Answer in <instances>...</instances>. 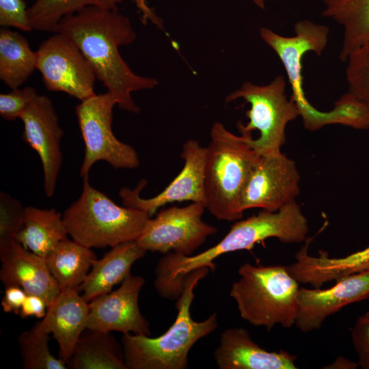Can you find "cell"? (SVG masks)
Segmentation results:
<instances>
[{
  "instance_id": "16",
  "label": "cell",
  "mask_w": 369,
  "mask_h": 369,
  "mask_svg": "<svg viewBox=\"0 0 369 369\" xmlns=\"http://www.w3.org/2000/svg\"><path fill=\"white\" fill-rule=\"evenodd\" d=\"M369 299V270L342 277L327 289L299 288L295 325L303 333L318 329L344 306Z\"/></svg>"
},
{
  "instance_id": "37",
  "label": "cell",
  "mask_w": 369,
  "mask_h": 369,
  "mask_svg": "<svg viewBox=\"0 0 369 369\" xmlns=\"http://www.w3.org/2000/svg\"><path fill=\"white\" fill-rule=\"evenodd\" d=\"M358 366L357 362L353 361L342 357H338L333 364L325 367V368L356 369Z\"/></svg>"
},
{
  "instance_id": "26",
  "label": "cell",
  "mask_w": 369,
  "mask_h": 369,
  "mask_svg": "<svg viewBox=\"0 0 369 369\" xmlns=\"http://www.w3.org/2000/svg\"><path fill=\"white\" fill-rule=\"evenodd\" d=\"M36 52L17 31H0V79L12 90L18 88L36 69Z\"/></svg>"
},
{
  "instance_id": "30",
  "label": "cell",
  "mask_w": 369,
  "mask_h": 369,
  "mask_svg": "<svg viewBox=\"0 0 369 369\" xmlns=\"http://www.w3.org/2000/svg\"><path fill=\"white\" fill-rule=\"evenodd\" d=\"M25 210L19 200L1 191L0 245L15 240L24 226Z\"/></svg>"
},
{
  "instance_id": "12",
  "label": "cell",
  "mask_w": 369,
  "mask_h": 369,
  "mask_svg": "<svg viewBox=\"0 0 369 369\" xmlns=\"http://www.w3.org/2000/svg\"><path fill=\"white\" fill-rule=\"evenodd\" d=\"M300 174L295 162L279 152L258 154L244 184L238 210L262 208L276 211L296 200L300 193Z\"/></svg>"
},
{
  "instance_id": "33",
  "label": "cell",
  "mask_w": 369,
  "mask_h": 369,
  "mask_svg": "<svg viewBox=\"0 0 369 369\" xmlns=\"http://www.w3.org/2000/svg\"><path fill=\"white\" fill-rule=\"evenodd\" d=\"M351 338L358 366L369 369V318L364 314L357 318L352 328Z\"/></svg>"
},
{
  "instance_id": "13",
  "label": "cell",
  "mask_w": 369,
  "mask_h": 369,
  "mask_svg": "<svg viewBox=\"0 0 369 369\" xmlns=\"http://www.w3.org/2000/svg\"><path fill=\"white\" fill-rule=\"evenodd\" d=\"M181 157L184 160L182 170L160 193L150 198L140 197L146 184L145 180H141L134 189L122 188L120 191L123 206L146 212L150 217L161 206L176 202L191 201L205 206L206 147L201 146L196 140H187L182 146Z\"/></svg>"
},
{
  "instance_id": "7",
  "label": "cell",
  "mask_w": 369,
  "mask_h": 369,
  "mask_svg": "<svg viewBox=\"0 0 369 369\" xmlns=\"http://www.w3.org/2000/svg\"><path fill=\"white\" fill-rule=\"evenodd\" d=\"M286 88V79L278 75L265 85L245 82L226 98L228 102L241 98L250 105L245 113L249 122L246 125L238 122L237 128L258 154L281 152L287 124L300 115L296 102L291 97L288 99Z\"/></svg>"
},
{
  "instance_id": "9",
  "label": "cell",
  "mask_w": 369,
  "mask_h": 369,
  "mask_svg": "<svg viewBox=\"0 0 369 369\" xmlns=\"http://www.w3.org/2000/svg\"><path fill=\"white\" fill-rule=\"evenodd\" d=\"M115 98L108 91L82 100L75 107L79 126L85 144L80 176H88L93 165L104 161L115 169H133L139 164L137 151L122 142L112 131Z\"/></svg>"
},
{
  "instance_id": "36",
  "label": "cell",
  "mask_w": 369,
  "mask_h": 369,
  "mask_svg": "<svg viewBox=\"0 0 369 369\" xmlns=\"http://www.w3.org/2000/svg\"><path fill=\"white\" fill-rule=\"evenodd\" d=\"M134 1L142 14L143 21L146 22L154 19L156 15L148 5L147 0H134Z\"/></svg>"
},
{
  "instance_id": "17",
  "label": "cell",
  "mask_w": 369,
  "mask_h": 369,
  "mask_svg": "<svg viewBox=\"0 0 369 369\" xmlns=\"http://www.w3.org/2000/svg\"><path fill=\"white\" fill-rule=\"evenodd\" d=\"M0 279L5 286H17L27 295L42 297L47 308L60 290L45 259L25 248L16 240L0 245Z\"/></svg>"
},
{
  "instance_id": "28",
  "label": "cell",
  "mask_w": 369,
  "mask_h": 369,
  "mask_svg": "<svg viewBox=\"0 0 369 369\" xmlns=\"http://www.w3.org/2000/svg\"><path fill=\"white\" fill-rule=\"evenodd\" d=\"M49 334L36 326L22 332L18 346L24 369H66L67 364L55 357L49 348Z\"/></svg>"
},
{
  "instance_id": "5",
  "label": "cell",
  "mask_w": 369,
  "mask_h": 369,
  "mask_svg": "<svg viewBox=\"0 0 369 369\" xmlns=\"http://www.w3.org/2000/svg\"><path fill=\"white\" fill-rule=\"evenodd\" d=\"M238 274L240 279L232 284L230 296L243 320L267 331L277 324L284 328L295 324L299 282L286 266L247 262L238 268Z\"/></svg>"
},
{
  "instance_id": "27",
  "label": "cell",
  "mask_w": 369,
  "mask_h": 369,
  "mask_svg": "<svg viewBox=\"0 0 369 369\" xmlns=\"http://www.w3.org/2000/svg\"><path fill=\"white\" fill-rule=\"evenodd\" d=\"M122 0H36L28 8V18L33 29L57 33L58 24L66 16L95 6L118 10Z\"/></svg>"
},
{
  "instance_id": "10",
  "label": "cell",
  "mask_w": 369,
  "mask_h": 369,
  "mask_svg": "<svg viewBox=\"0 0 369 369\" xmlns=\"http://www.w3.org/2000/svg\"><path fill=\"white\" fill-rule=\"evenodd\" d=\"M204 209L198 202L163 209L148 219L135 242L146 251L191 256L217 232L216 227L202 220Z\"/></svg>"
},
{
  "instance_id": "23",
  "label": "cell",
  "mask_w": 369,
  "mask_h": 369,
  "mask_svg": "<svg viewBox=\"0 0 369 369\" xmlns=\"http://www.w3.org/2000/svg\"><path fill=\"white\" fill-rule=\"evenodd\" d=\"M91 249L66 238L45 257L48 269L60 291L79 290L97 259Z\"/></svg>"
},
{
  "instance_id": "4",
  "label": "cell",
  "mask_w": 369,
  "mask_h": 369,
  "mask_svg": "<svg viewBox=\"0 0 369 369\" xmlns=\"http://www.w3.org/2000/svg\"><path fill=\"white\" fill-rule=\"evenodd\" d=\"M210 137L204 165L205 208L219 220L241 219L239 198L258 154L245 135H234L220 122L213 125Z\"/></svg>"
},
{
  "instance_id": "34",
  "label": "cell",
  "mask_w": 369,
  "mask_h": 369,
  "mask_svg": "<svg viewBox=\"0 0 369 369\" xmlns=\"http://www.w3.org/2000/svg\"><path fill=\"white\" fill-rule=\"evenodd\" d=\"M27 294L19 286L5 287L1 300V307L5 312L18 314Z\"/></svg>"
},
{
  "instance_id": "19",
  "label": "cell",
  "mask_w": 369,
  "mask_h": 369,
  "mask_svg": "<svg viewBox=\"0 0 369 369\" xmlns=\"http://www.w3.org/2000/svg\"><path fill=\"white\" fill-rule=\"evenodd\" d=\"M79 292L77 289L60 291L42 320L35 325L42 331L53 333L59 346V358L66 364L86 329L90 313L89 302Z\"/></svg>"
},
{
  "instance_id": "32",
  "label": "cell",
  "mask_w": 369,
  "mask_h": 369,
  "mask_svg": "<svg viewBox=\"0 0 369 369\" xmlns=\"http://www.w3.org/2000/svg\"><path fill=\"white\" fill-rule=\"evenodd\" d=\"M0 25L23 31L33 30L28 18V8L23 0H0Z\"/></svg>"
},
{
  "instance_id": "18",
  "label": "cell",
  "mask_w": 369,
  "mask_h": 369,
  "mask_svg": "<svg viewBox=\"0 0 369 369\" xmlns=\"http://www.w3.org/2000/svg\"><path fill=\"white\" fill-rule=\"evenodd\" d=\"M220 369H296L297 356L261 348L243 327H231L220 336L213 355Z\"/></svg>"
},
{
  "instance_id": "24",
  "label": "cell",
  "mask_w": 369,
  "mask_h": 369,
  "mask_svg": "<svg viewBox=\"0 0 369 369\" xmlns=\"http://www.w3.org/2000/svg\"><path fill=\"white\" fill-rule=\"evenodd\" d=\"M323 16L343 28V40L339 58L348 57L369 41V0H323Z\"/></svg>"
},
{
  "instance_id": "6",
  "label": "cell",
  "mask_w": 369,
  "mask_h": 369,
  "mask_svg": "<svg viewBox=\"0 0 369 369\" xmlns=\"http://www.w3.org/2000/svg\"><path fill=\"white\" fill-rule=\"evenodd\" d=\"M79 197L62 214L70 238L90 248L114 247L135 241L150 215L143 210L117 205L83 178Z\"/></svg>"
},
{
  "instance_id": "1",
  "label": "cell",
  "mask_w": 369,
  "mask_h": 369,
  "mask_svg": "<svg viewBox=\"0 0 369 369\" xmlns=\"http://www.w3.org/2000/svg\"><path fill=\"white\" fill-rule=\"evenodd\" d=\"M57 32L69 38L91 64L96 79L116 99L118 107L137 113L131 94L157 85L154 78L137 75L119 52L135 41L136 34L128 17L118 10L90 6L64 16Z\"/></svg>"
},
{
  "instance_id": "39",
  "label": "cell",
  "mask_w": 369,
  "mask_h": 369,
  "mask_svg": "<svg viewBox=\"0 0 369 369\" xmlns=\"http://www.w3.org/2000/svg\"><path fill=\"white\" fill-rule=\"evenodd\" d=\"M364 315L369 318V310L365 313Z\"/></svg>"
},
{
  "instance_id": "31",
  "label": "cell",
  "mask_w": 369,
  "mask_h": 369,
  "mask_svg": "<svg viewBox=\"0 0 369 369\" xmlns=\"http://www.w3.org/2000/svg\"><path fill=\"white\" fill-rule=\"evenodd\" d=\"M38 94L33 87L13 89L10 92L0 94V115L8 121L19 118Z\"/></svg>"
},
{
  "instance_id": "20",
  "label": "cell",
  "mask_w": 369,
  "mask_h": 369,
  "mask_svg": "<svg viewBox=\"0 0 369 369\" xmlns=\"http://www.w3.org/2000/svg\"><path fill=\"white\" fill-rule=\"evenodd\" d=\"M310 241V238L306 240L305 245L295 254L296 261L286 266L299 283L320 288L325 282L369 270V246L342 258H331L325 251L312 256L308 252Z\"/></svg>"
},
{
  "instance_id": "25",
  "label": "cell",
  "mask_w": 369,
  "mask_h": 369,
  "mask_svg": "<svg viewBox=\"0 0 369 369\" xmlns=\"http://www.w3.org/2000/svg\"><path fill=\"white\" fill-rule=\"evenodd\" d=\"M72 369H127L122 344L109 332L86 329L67 362Z\"/></svg>"
},
{
  "instance_id": "8",
  "label": "cell",
  "mask_w": 369,
  "mask_h": 369,
  "mask_svg": "<svg viewBox=\"0 0 369 369\" xmlns=\"http://www.w3.org/2000/svg\"><path fill=\"white\" fill-rule=\"evenodd\" d=\"M295 36H282L266 27L260 29L262 40L277 53L286 72L292 90L291 98L297 105L306 129L317 131L330 124L331 111L322 112L307 100L303 88L302 59L310 51L320 55L325 49L329 33L328 27L308 20L295 24Z\"/></svg>"
},
{
  "instance_id": "11",
  "label": "cell",
  "mask_w": 369,
  "mask_h": 369,
  "mask_svg": "<svg viewBox=\"0 0 369 369\" xmlns=\"http://www.w3.org/2000/svg\"><path fill=\"white\" fill-rule=\"evenodd\" d=\"M36 52V69L49 91L64 92L80 101L96 94L93 67L69 38L54 33Z\"/></svg>"
},
{
  "instance_id": "29",
  "label": "cell",
  "mask_w": 369,
  "mask_h": 369,
  "mask_svg": "<svg viewBox=\"0 0 369 369\" xmlns=\"http://www.w3.org/2000/svg\"><path fill=\"white\" fill-rule=\"evenodd\" d=\"M346 62L348 92L369 107V41L353 52Z\"/></svg>"
},
{
  "instance_id": "21",
  "label": "cell",
  "mask_w": 369,
  "mask_h": 369,
  "mask_svg": "<svg viewBox=\"0 0 369 369\" xmlns=\"http://www.w3.org/2000/svg\"><path fill=\"white\" fill-rule=\"evenodd\" d=\"M146 253L135 241L118 244L94 262L85 281L79 288L87 302L109 292L128 275L133 264Z\"/></svg>"
},
{
  "instance_id": "2",
  "label": "cell",
  "mask_w": 369,
  "mask_h": 369,
  "mask_svg": "<svg viewBox=\"0 0 369 369\" xmlns=\"http://www.w3.org/2000/svg\"><path fill=\"white\" fill-rule=\"evenodd\" d=\"M309 226L296 200L276 211L262 210L258 214L234 223L228 234L215 245L195 256L168 253L157 263L160 278L169 286L182 285L184 277L202 267L214 271V260L221 255L250 250L256 243L276 238L284 243H298L308 238Z\"/></svg>"
},
{
  "instance_id": "3",
  "label": "cell",
  "mask_w": 369,
  "mask_h": 369,
  "mask_svg": "<svg viewBox=\"0 0 369 369\" xmlns=\"http://www.w3.org/2000/svg\"><path fill=\"white\" fill-rule=\"evenodd\" d=\"M202 267L188 273L182 292L176 300L177 316L168 330L156 338L122 334L121 344L127 369H185L192 346L218 327L217 313L206 320L195 321L191 315L194 289L209 272Z\"/></svg>"
},
{
  "instance_id": "22",
  "label": "cell",
  "mask_w": 369,
  "mask_h": 369,
  "mask_svg": "<svg viewBox=\"0 0 369 369\" xmlns=\"http://www.w3.org/2000/svg\"><path fill=\"white\" fill-rule=\"evenodd\" d=\"M68 235L61 213L54 208L26 206L24 226L15 240L25 248L45 258Z\"/></svg>"
},
{
  "instance_id": "38",
  "label": "cell",
  "mask_w": 369,
  "mask_h": 369,
  "mask_svg": "<svg viewBox=\"0 0 369 369\" xmlns=\"http://www.w3.org/2000/svg\"><path fill=\"white\" fill-rule=\"evenodd\" d=\"M256 5L260 8H264L265 2L266 0H251Z\"/></svg>"
},
{
  "instance_id": "15",
  "label": "cell",
  "mask_w": 369,
  "mask_h": 369,
  "mask_svg": "<svg viewBox=\"0 0 369 369\" xmlns=\"http://www.w3.org/2000/svg\"><path fill=\"white\" fill-rule=\"evenodd\" d=\"M23 123V138L38 154L43 169L44 189L53 196L62 164L60 142L64 135L51 100L38 94L19 118Z\"/></svg>"
},
{
  "instance_id": "35",
  "label": "cell",
  "mask_w": 369,
  "mask_h": 369,
  "mask_svg": "<svg viewBox=\"0 0 369 369\" xmlns=\"http://www.w3.org/2000/svg\"><path fill=\"white\" fill-rule=\"evenodd\" d=\"M47 310V303L41 297L27 295L20 308L18 315L21 318L35 316L43 318Z\"/></svg>"
},
{
  "instance_id": "14",
  "label": "cell",
  "mask_w": 369,
  "mask_h": 369,
  "mask_svg": "<svg viewBox=\"0 0 369 369\" xmlns=\"http://www.w3.org/2000/svg\"><path fill=\"white\" fill-rule=\"evenodd\" d=\"M144 284L142 277L131 274L116 290L90 301L86 329L150 336L149 322L139 307V293Z\"/></svg>"
}]
</instances>
